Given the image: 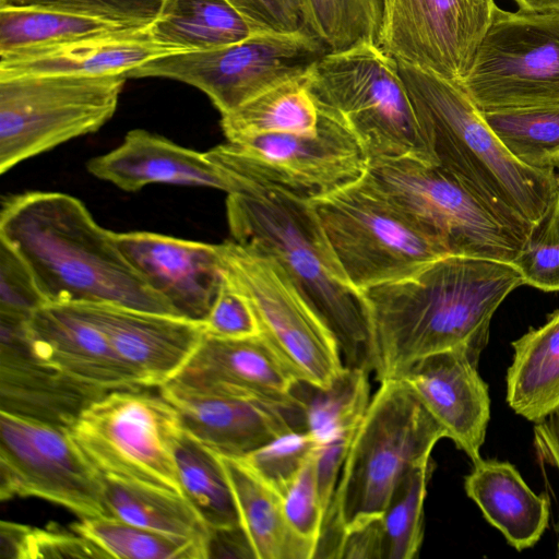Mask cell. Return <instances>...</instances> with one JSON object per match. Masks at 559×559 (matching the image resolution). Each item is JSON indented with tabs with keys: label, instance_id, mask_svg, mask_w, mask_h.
Segmentation results:
<instances>
[{
	"label": "cell",
	"instance_id": "obj_1",
	"mask_svg": "<svg viewBox=\"0 0 559 559\" xmlns=\"http://www.w3.org/2000/svg\"><path fill=\"white\" fill-rule=\"evenodd\" d=\"M521 285L513 263L449 254L409 277L362 292L374 379L400 378L418 360L444 350H461L478 365L495 312Z\"/></svg>",
	"mask_w": 559,
	"mask_h": 559
},
{
	"label": "cell",
	"instance_id": "obj_2",
	"mask_svg": "<svg viewBox=\"0 0 559 559\" xmlns=\"http://www.w3.org/2000/svg\"><path fill=\"white\" fill-rule=\"evenodd\" d=\"M0 240L26 265L46 304H112L178 316L127 262L114 231L72 195L32 191L8 198Z\"/></svg>",
	"mask_w": 559,
	"mask_h": 559
},
{
	"label": "cell",
	"instance_id": "obj_3",
	"mask_svg": "<svg viewBox=\"0 0 559 559\" xmlns=\"http://www.w3.org/2000/svg\"><path fill=\"white\" fill-rule=\"evenodd\" d=\"M225 175L236 187L226 199L234 241L275 260L332 331L345 367L371 373L364 293L347 280L309 199L272 182Z\"/></svg>",
	"mask_w": 559,
	"mask_h": 559
},
{
	"label": "cell",
	"instance_id": "obj_4",
	"mask_svg": "<svg viewBox=\"0 0 559 559\" xmlns=\"http://www.w3.org/2000/svg\"><path fill=\"white\" fill-rule=\"evenodd\" d=\"M397 66L438 164L527 240L556 197L554 170L532 168L513 157L457 83L402 62Z\"/></svg>",
	"mask_w": 559,
	"mask_h": 559
},
{
	"label": "cell",
	"instance_id": "obj_5",
	"mask_svg": "<svg viewBox=\"0 0 559 559\" xmlns=\"http://www.w3.org/2000/svg\"><path fill=\"white\" fill-rule=\"evenodd\" d=\"M379 383L349 445L314 558H337L344 534L381 518L402 480L447 438L405 381Z\"/></svg>",
	"mask_w": 559,
	"mask_h": 559
},
{
	"label": "cell",
	"instance_id": "obj_6",
	"mask_svg": "<svg viewBox=\"0 0 559 559\" xmlns=\"http://www.w3.org/2000/svg\"><path fill=\"white\" fill-rule=\"evenodd\" d=\"M319 110L341 120L370 158L412 157L438 164L397 61L378 44L329 51L306 75Z\"/></svg>",
	"mask_w": 559,
	"mask_h": 559
},
{
	"label": "cell",
	"instance_id": "obj_7",
	"mask_svg": "<svg viewBox=\"0 0 559 559\" xmlns=\"http://www.w3.org/2000/svg\"><path fill=\"white\" fill-rule=\"evenodd\" d=\"M309 201L343 272L361 293L450 254L364 178Z\"/></svg>",
	"mask_w": 559,
	"mask_h": 559
},
{
	"label": "cell",
	"instance_id": "obj_8",
	"mask_svg": "<svg viewBox=\"0 0 559 559\" xmlns=\"http://www.w3.org/2000/svg\"><path fill=\"white\" fill-rule=\"evenodd\" d=\"M362 178L450 254L513 263L527 241L439 164L412 157L370 158Z\"/></svg>",
	"mask_w": 559,
	"mask_h": 559
},
{
	"label": "cell",
	"instance_id": "obj_9",
	"mask_svg": "<svg viewBox=\"0 0 559 559\" xmlns=\"http://www.w3.org/2000/svg\"><path fill=\"white\" fill-rule=\"evenodd\" d=\"M127 79L122 73L1 79L0 173L98 131L115 115Z\"/></svg>",
	"mask_w": 559,
	"mask_h": 559
},
{
	"label": "cell",
	"instance_id": "obj_10",
	"mask_svg": "<svg viewBox=\"0 0 559 559\" xmlns=\"http://www.w3.org/2000/svg\"><path fill=\"white\" fill-rule=\"evenodd\" d=\"M70 432L103 475L185 496L175 459L182 426L160 392L109 391L82 413Z\"/></svg>",
	"mask_w": 559,
	"mask_h": 559
},
{
	"label": "cell",
	"instance_id": "obj_11",
	"mask_svg": "<svg viewBox=\"0 0 559 559\" xmlns=\"http://www.w3.org/2000/svg\"><path fill=\"white\" fill-rule=\"evenodd\" d=\"M326 52L308 29L258 32L226 47L153 59L126 76L166 78L189 84L226 115L272 87L305 76Z\"/></svg>",
	"mask_w": 559,
	"mask_h": 559
},
{
	"label": "cell",
	"instance_id": "obj_12",
	"mask_svg": "<svg viewBox=\"0 0 559 559\" xmlns=\"http://www.w3.org/2000/svg\"><path fill=\"white\" fill-rule=\"evenodd\" d=\"M459 85L481 111L559 105V11L497 7Z\"/></svg>",
	"mask_w": 559,
	"mask_h": 559
},
{
	"label": "cell",
	"instance_id": "obj_13",
	"mask_svg": "<svg viewBox=\"0 0 559 559\" xmlns=\"http://www.w3.org/2000/svg\"><path fill=\"white\" fill-rule=\"evenodd\" d=\"M218 250L225 274L250 301L261 334L299 381L328 388L345 368L337 341L287 272L234 240Z\"/></svg>",
	"mask_w": 559,
	"mask_h": 559
},
{
	"label": "cell",
	"instance_id": "obj_14",
	"mask_svg": "<svg viewBox=\"0 0 559 559\" xmlns=\"http://www.w3.org/2000/svg\"><path fill=\"white\" fill-rule=\"evenodd\" d=\"M204 153L225 174L272 182L308 199L358 181L369 162L355 134L321 110L314 132L242 136Z\"/></svg>",
	"mask_w": 559,
	"mask_h": 559
},
{
	"label": "cell",
	"instance_id": "obj_15",
	"mask_svg": "<svg viewBox=\"0 0 559 559\" xmlns=\"http://www.w3.org/2000/svg\"><path fill=\"white\" fill-rule=\"evenodd\" d=\"M36 497L80 519L108 515L104 475L69 429L0 412V498Z\"/></svg>",
	"mask_w": 559,
	"mask_h": 559
},
{
	"label": "cell",
	"instance_id": "obj_16",
	"mask_svg": "<svg viewBox=\"0 0 559 559\" xmlns=\"http://www.w3.org/2000/svg\"><path fill=\"white\" fill-rule=\"evenodd\" d=\"M496 9L493 0H383L378 45L397 62L459 84Z\"/></svg>",
	"mask_w": 559,
	"mask_h": 559
},
{
	"label": "cell",
	"instance_id": "obj_17",
	"mask_svg": "<svg viewBox=\"0 0 559 559\" xmlns=\"http://www.w3.org/2000/svg\"><path fill=\"white\" fill-rule=\"evenodd\" d=\"M159 392L178 412L182 429L219 455L243 457L285 432L306 430L295 399L200 393L169 382Z\"/></svg>",
	"mask_w": 559,
	"mask_h": 559
},
{
	"label": "cell",
	"instance_id": "obj_18",
	"mask_svg": "<svg viewBox=\"0 0 559 559\" xmlns=\"http://www.w3.org/2000/svg\"><path fill=\"white\" fill-rule=\"evenodd\" d=\"M132 269L175 312L204 322L224 281L218 245L151 231L114 233Z\"/></svg>",
	"mask_w": 559,
	"mask_h": 559
},
{
	"label": "cell",
	"instance_id": "obj_19",
	"mask_svg": "<svg viewBox=\"0 0 559 559\" xmlns=\"http://www.w3.org/2000/svg\"><path fill=\"white\" fill-rule=\"evenodd\" d=\"M26 320L0 313V412L70 430L109 391L40 362L32 352Z\"/></svg>",
	"mask_w": 559,
	"mask_h": 559
},
{
	"label": "cell",
	"instance_id": "obj_20",
	"mask_svg": "<svg viewBox=\"0 0 559 559\" xmlns=\"http://www.w3.org/2000/svg\"><path fill=\"white\" fill-rule=\"evenodd\" d=\"M98 328L143 388L170 381L205 334L203 322L112 304L67 305Z\"/></svg>",
	"mask_w": 559,
	"mask_h": 559
},
{
	"label": "cell",
	"instance_id": "obj_21",
	"mask_svg": "<svg viewBox=\"0 0 559 559\" xmlns=\"http://www.w3.org/2000/svg\"><path fill=\"white\" fill-rule=\"evenodd\" d=\"M299 380L262 335L224 338L204 334L190 358L168 381L200 393L292 401Z\"/></svg>",
	"mask_w": 559,
	"mask_h": 559
},
{
	"label": "cell",
	"instance_id": "obj_22",
	"mask_svg": "<svg viewBox=\"0 0 559 559\" xmlns=\"http://www.w3.org/2000/svg\"><path fill=\"white\" fill-rule=\"evenodd\" d=\"M477 367L465 353L444 350L418 360L400 377L473 463L481 459L490 419L488 385Z\"/></svg>",
	"mask_w": 559,
	"mask_h": 559
},
{
	"label": "cell",
	"instance_id": "obj_23",
	"mask_svg": "<svg viewBox=\"0 0 559 559\" xmlns=\"http://www.w3.org/2000/svg\"><path fill=\"white\" fill-rule=\"evenodd\" d=\"M34 356L61 372L106 389H145L106 335L67 305L46 304L26 320Z\"/></svg>",
	"mask_w": 559,
	"mask_h": 559
},
{
	"label": "cell",
	"instance_id": "obj_24",
	"mask_svg": "<svg viewBox=\"0 0 559 559\" xmlns=\"http://www.w3.org/2000/svg\"><path fill=\"white\" fill-rule=\"evenodd\" d=\"M87 170L117 188L134 192L166 183L235 191L234 182L205 155L143 129L129 131L120 145L87 162Z\"/></svg>",
	"mask_w": 559,
	"mask_h": 559
},
{
	"label": "cell",
	"instance_id": "obj_25",
	"mask_svg": "<svg viewBox=\"0 0 559 559\" xmlns=\"http://www.w3.org/2000/svg\"><path fill=\"white\" fill-rule=\"evenodd\" d=\"M187 52L156 43L148 26L52 47L0 55V80L23 75L124 74L156 58Z\"/></svg>",
	"mask_w": 559,
	"mask_h": 559
},
{
	"label": "cell",
	"instance_id": "obj_26",
	"mask_svg": "<svg viewBox=\"0 0 559 559\" xmlns=\"http://www.w3.org/2000/svg\"><path fill=\"white\" fill-rule=\"evenodd\" d=\"M464 488L484 518L519 551L533 547L548 526L547 495H536L509 462H474Z\"/></svg>",
	"mask_w": 559,
	"mask_h": 559
},
{
	"label": "cell",
	"instance_id": "obj_27",
	"mask_svg": "<svg viewBox=\"0 0 559 559\" xmlns=\"http://www.w3.org/2000/svg\"><path fill=\"white\" fill-rule=\"evenodd\" d=\"M218 456L233 489L240 526L254 558H313L314 548L289 526L281 496L241 459Z\"/></svg>",
	"mask_w": 559,
	"mask_h": 559
},
{
	"label": "cell",
	"instance_id": "obj_28",
	"mask_svg": "<svg viewBox=\"0 0 559 559\" xmlns=\"http://www.w3.org/2000/svg\"><path fill=\"white\" fill-rule=\"evenodd\" d=\"M511 345L507 402L518 415L535 424L559 407V309Z\"/></svg>",
	"mask_w": 559,
	"mask_h": 559
},
{
	"label": "cell",
	"instance_id": "obj_29",
	"mask_svg": "<svg viewBox=\"0 0 559 559\" xmlns=\"http://www.w3.org/2000/svg\"><path fill=\"white\" fill-rule=\"evenodd\" d=\"M148 32L158 44L202 51L226 47L262 31L226 0H167Z\"/></svg>",
	"mask_w": 559,
	"mask_h": 559
},
{
	"label": "cell",
	"instance_id": "obj_30",
	"mask_svg": "<svg viewBox=\"0 0 559 559\" xmlns=\"http://www.w3.org/2000/svg\"><path fill=\"white\" fill-rule=\"evenodd\" d=\"M108 515L162 534L192 539L211 549L212 532L179 493L104 475Z\"/></svg>",
	"mask_w": 559,
	"mask_h": 559
},
{
	"label": "cell",
	"instance_id": "obj_31",
	"mask_svg": "<svg viewBox=\"0 0 559 559\" xmlns=\"http://www.w3.org/2000/svg\"><path fill=\"white\" fill-rule=\"evenodd\" d=\"M369 374L345 367L328 388L304 381L295 384L292 396L301 406L306 430L317 445L353 440L371 399Z\"/></svg>",
	"mask_w": 559,
	"mask_h": 559
},
{
	"label": "cell",
	"instance_id": "obj_32",
	"mask_svg": "<svg viewBox=\"0 0 559 559\" xmlns=\"http://www.w3.org/2000/svg\"><path fill=\"white\" fill-rule=\"evenodd\" d=\"M175 459L183 495L211 532L240 528L233 489L218 454L182 429Z\"/></svg>",
	"mask_w": 559,
	"mask_h": 559
},
{
	"label": "cell",
	"instance_id": "obj_33",
	"mask_svg": "<svg viewBox=\"0 0 559 559\" xmlns=\"http://www.w3.org/2000/svg\"><path fill=\"white\" fill-rule=\"evenodd\" d=\"M306 75L272 87L222 115L221 127L227 141L265 133L314 132L319 110L307 87Z\"/></svg>",
	"mask_w": 559,
	"mask_h": 559
},
{
	"label": "cell",
	"instance_id": "obj_34",
	"mask_svg": "<svg viewBox=\"0 0 559 559\" xmlns=\"http://www.w3.org/2000/svg\"><path fill=\"white\" fill-rule=\"evenodd\" d=\"M143 28L34 8L0 7V55Z\"/></svg>",
	"mask_w": 559,
	"mask_h": 559
},
{
	"label": "cell",
	"instance_id": "obj_35",
	"mask_svg": "<svg viewBox=\"0 0 559 559\" xmlns=\"http://www.w3.org/2000/svg\"><path fill=\"white\" fill-rule=\"evenodd\" d=\"M105 558L120 559H205L210 547L202 543L162 534L115 516L83 518L71 525Z\"/></svg>",
	"mask_w": 559,
	"mask_h": 559
},
{
	"label": "cell",
	"instance_id": "obj_36",
	"mask_svg": "<svg viewBox=\"0 0 559 559\" xmlns=\"http://www.w3.org/2000/svg\"><path fill=\"white\" fill-rule=\"evenodd\" d=\"M503 146L522 164L559 166V105L481 111Z\"/></svg>",
	"mask_w": 559,
	"mask_h": 559
},
{
	"label": "cell",
	"instance_id": "obj_37",
	"mask_svg": "<svg viewBox=\"0 0 559 559\" xmlns=\"http://www.w3.org/2000/svg\"><path fill=\"white\" fill-rule=\"evenodd\" d=\"M305 28L329 51L378 44L383 0H301Z\"/></svg>",
	"mask_w": 559,
	"mask_h": 559
},
{
	"label": "cell",
	"instance_id": "obj_38",
	"mask_svg": "<svg viewBox=\"0 0 559 559\" xmlns=\"http://www.w3.org/2000/svg\"><path fill=\"white\" fill-rule=\"evenodd\" d=\"M433 468L432 459L417 466L393 493L382 515V559L418 556L424 539V502Z\"/></svg>",
	"mask_w": 559,
	"mask_h": 559
},
{
	"label": "cell",
	"instance_id": "obj_39",
	"mask_svg": "<svg viewBox=\"0 0 559 559\" xmlns=\"http://www.w3.org/2000/svg\"><path fill=\"white\" fill-rule=\"evenodd\" d=\"M1 558H105L82 535L63 530L23 525L2 521L0 525Z\"/></svg>",
	"mask_w": 559,
	"mask_h": 559
},
{
	"label": "cell",
	"instance_id": "obj_40",
	"mask_svg": "<svg viewBox=\"0 0 559 559\" xmlns=\"http://www.w3.org/2000/svg\"><path fill=\"white\" fill-rule=\"evenodd\" d=\"M316 447L309 431L292 430L239 459L281 496L312 456Z\"/></svg>",
	"mask_w": 559,
	"mask_h": 559
},
{
	"label": "cell",
	"instance_id": "obj_41",
	"mask_svg": "<svg viewBox=\"0 0 559 559\" xmlns=\"http://www.w3.org/2000/svg\"><path fill=\"white\" fill-rule=\"evenodd\" d=\"M513 264L524 285L544 292L559 290V190L548 214L534 228Z\"/></svg>",
	"mask_w": 559,
	"mask_h": 559
},
{
	"label": "cell",
	"instance_id": "obj_42",
	"mask_svg": "<svg viewBox=\"0 0 559 559\" xmlns=\"http://www.w3.org/2000/svg\"><path fill=\"white\" fill-rule=\"evenodd\" d=\"M167 0H0V7L34 8L97 17L136 27L150 26Z\"/></svg>",
	"mask_w": 559,
	"mask_h": 559
},
{
	"label": "cell",
	"instance_id": "obj_43",
	"mask_svg": "<svg viewBox=\"0 0 559 559\" xmlns=\"http://www.w3.org/2000/svg\"><path fill=\"white\" fill-rule=\"evenodd\" d=\"M281 500L289 526L314 548L316 555L324 513L317 484L314 453L281 493Z\"/></svg>",
	"mask_w": 559,
	"mask_h": 559
},
{
	"label": "cell",
	"instance_id": "obj_44",
	"mask_svg": "<svg viewBox=\"0 0 559 559\" xmlns=\"http://www.w3.org/2000/svg\"><path fill=\"white\" fill-rule=\"evenodd\" d=\"M203 323L205 333L217 337L245 338L261 334V328L250 301L226 274Z\"/></svg>",
	"mask_w": 559,
	"mask_h": 559
},
{
	"label": "cell",
	"instance_id": "obj_45",
	"mask_svg": "<svg viewBox=\"0 0 559 559\" xmlns=\"http://www.w3.org/2000/svg\"><path fill=\"white\" fill-rule=\"evenodd\" d=\"M46 305L23 261L0 240V313L27 319Z\"/></svg>",
	"mask_w": 559,
	"mask_h": 559
},
{
	"label": "cell",
	"instance_id": "obj_46",
	"mask_svg": "<svg viewBox=\"0 0 559 559\" xmlns=\"http://www.w3.org/2000/svg\"><path fill=\"white\" fill-rule=\"evenodd\" d=\"M262 32L306 29L301 0H226Z\"/></svg>",
	"mask_w": 559,
	"mask_h": 559
},
{
	"label": "cell",
	"instance_id": "obj_47",
	"mask_svg": "<svg viewBox=\"0 0 559 559\" xmlns=\"http://www.w3.org/2000/svg\"><path fill=\"white\" fill-rule=\"evenodd\" d=\"M382 516L347 531L337 559H382Z\"/></svg>",
	"mask_w": 559,
	"mask_h": 559
},
{
	"label": "cell",
	"instance_id": "obj_48",
	"mask_svg": "<svg viewBox=\"0 0 559 559\" xmlns=\"http://www.w3.org/2000/svg\"><path fill=\"white\" fill-rule=\"evenodd\" d=\"M534 445L539 459L559 472V407L535 423Z\"/></svg>",
	"mask_w": 559,
	"mask_h": 559
},
{
	"label": "cell",
	"instance_id": "obj_49",
	"mask_svg": "<svg viewBox=\"0 0 559 559\" xmlns=\"http://www.w3.org/2000/svg\"><path fill=\"white\" fill-rule=\"evenodd\" d=\"M520 10L525 11H559V0H514Z\"/></svg>",
	"mask_w": 559,
	"mask_h": 559
},
{
	"label": "cell",
	"instance_id": "obj_50",
	"mask_svg": "<svg viewBox=\"0 0 559 559\" xmlns=\"http://www.w3.org/2000/svg\"><path fill=\"white\" fill-rule=\"evenodd\" d=\"M558 190H559V177H558Z\"/></svg>",
	"mask_w": 559,
	"mask_h": 559
}]
</instances>
